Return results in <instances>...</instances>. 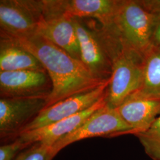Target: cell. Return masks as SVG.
<instances>
[{"mask_svg":"<svg viewBox=\"0 0 160 160\" xmlns=\"http://www.w3.org/2000/svg\"><path fill=\"white\" fill-rule=\"evenodd\" d=\"M120 117L131 127L128 134L145 131L160 115V97L132 94L116 108Z\"/></svg>","mask_w":160,"mask_h":160,"instance_id":"cell-13","label":"cell"},{"mask_svg":"<svg viewBox=\"0 0 160 160\" xmlns=\"http://www.w3.org/2000/svg\"><path fill=\"white\" fill-rule=\"evenodd\" d=\"M137 92L160 97V47L152 46L144 57L142 85Z\"/></svg>","mask_w":160,"mask_h":160,"instance_id":"cell-15","label":"cell"},{"mask_svg":"<svg viewBox=\"0 0 160 160\" xmlns=\"http://www.w3.org/2000/svg\"><path fill=\"white\" fill-rule=\"evenodd\" d=\"M156 14L140 1H118L113 26L110 30L120 46L143 58L152 46Z\"/></svg>","mask_w":160,"mask_h":160,"instance_id":"cell-2","label":"cell"},{"mask_svg":"<svg viewBox=\"0 0 160 160\" xmlns=\"http://www.w3.org/2000/svg\"><path fill=\"white\" fill-rule=\"evenodd\" d=\"M55 156L52 147L36 143L20 152L14 160H52Z\"/></svg>","mask_w":160,"mask_h":160,"instance_id":"cell-17","label":"cell"},{"mask_svg":"<svg viewBox=\"0 0 160 160\" xmlns=\"http://www.w3.org/2000/svg\"><path fill=\"white\" fill-rule=\"evenodd\" d=\"M110 81V78L90 92L69 97L44 108L20 133L50 125L90 108L106 94Z\"/></svg>","mask_w":160,"mask_h":160,"instance_id":"cell-10","label":"cell"},{"mask_svg":"<svg viewBox=\"0 0 160 160\" xmlns=\"http://www.w3.org/2000/svg\"><path fill=\"white\" fill-rule=\"evenodd\" d=\"M53 89L46 70L0 72V97L48 98Z\"/></svg>","mask_w":160,"mask_h":160,"instance_id":"cell-8","label":"cell"},{"mask_svg":"<svg viewBox=\"0 0 160 160\" xmlns=\"http://www.w3.org/2000/svg\"><path fill=\"white\" fill-rule=\"evenodd\" d=\"M46 98H0V137L14 139L46 107Z\"/></svg>","mask_w":160,"mask_h":160,"instance_id":"cell-7","label":"cell"},{"mask_svg":"<svg viewBox=\"0 0 160 160\" xmlns=\"http://www.w3.org/2000/svg\"><path fill=\"white\" fill-rule=\"evenodd\" d=\"M143 58L121 47L113 61L107 104L116 109L142 85Z\"/></svg>","mask_w":160,"mask_h":160,"instance_id":"cell-4","label":"cell"},{"mask_svg":"<svg viewBox=\"0 0 160 160\" xmlns=\"http://www.w3.org/2000/svg\"><path fill=\"white\" fill-rule=\"evenodd\" d=\"M155 14L156 19L152 35L151 42L152 46L160 47V14Z\"/></svg>","mask_w":160,"mask_h":160,"instance_id":"cell-19","label":"cell"},{"mask_svg":"<svg viewBox=\"0 0 160 160\" xmlns=\"http://www.w3.org/2000/svg\"><path fill=\"white\" fill-rule=\"evenodd\" d=\"M141 4L150 12L160 14V0L140 1Z\"/></svg>","mask_w":160,"mask_h":160,"instance_id":"cell-20","label":"cell"},{"mask_svg":"<svg viewBox=\"0 0 160 160\" xmlns=\"http://www.w3.org/2000/svg\"><path fill=\"white\" fill-rule=\"evenodd\" d=\"M131 131V127L122 119L117 109L106 104L92 113L74 131L59 139L52 148L57 155L62 149L75 142L90 138L128 135Z\"/></svg>","mask_w":160,"mask_h":160,"instance_id":"cell-5","label":"cell"},{"mask_svg":"<svg viewBox=\"0 0 160 160\" xmlns=\"http://www.w3.org/2000/svg\"><path fill=\"white\" fill-rule=\"evenodd\" d=\"M145 152L152 160H160V115L145 131L134 134Z\"/></svg>","mask_w":160,"mask_h":160,"instance_id":"cell-16","label":"cell"},{"mask_svg":"<svg viewBox=\"0 0 160 160\" xmlns=\"http://www.w3.org/2000/svg\"><path fill=\"white\" fill-rule=\"evenodd\" d=\"M28 147L16 138L10 143L0 147V160H13L17 153Z\"/></svg>","mask_w":160,"mask_h":160,"instance_id":"cell-18","label":"cell"},{"mask_svg":"<svg viewBox=\"0 0 160 160\" xmlns=\"http://www.w3.org/2000/svg\"><path fill=\"white\" fill-rule=\"evenodd\" d=\"M36 33L81 60L80 46L74 18L64 14L44 15L38 24Z\"/></svg>","mask_w":160,"mask_h":160,"instance_id":"cell-12","label":"cell"},{"mask_svg":"<svg viewBox=\"0 0 160 160\" xmlns=\"http://www.w3.org/2000/svg\"><path fill=\"white\" fill-rule=\"evenodd\" d=\"M106 96L107 93L90 108L80 113L32 131L20 133L16 138L28 147L36 143L52 147L59 139L74 131L97 110L106 105Z\"/></svg>","mask_w":160,"mask_h":160,"instance_id":"cell-11","label":"cell"},{"mask_svg":"<svg viewBox=\"0 0 160 160\" xmlns=\"http://www.w3.org/2000/svg\"><path fill=\"white\" fill-rule=\"evenodd\" d=\"M43 12L42 1L1 0L0 33L14 36L34 34Z\"/></svg>","mask_w":160,"mask_h":160,"instance_id":"cell-6","label":"cell"},{"mask_svg":"<svg viewBox=\"0 0 160 160\" xmlns=\"http://www.w3.org/2000/svg\"><path fill=\"white\" fill-rule=\"evenodd\" d=\"M45 70L40 61L16 42L0 35V72Z\"/></svg>","mask_w":160,"mask_h":160,"instance_id":"cell-14","label":"cell"},{"mask_svg":"<svg viewBox=\"0 0 160 160\" xmlns=\"http://www.w3.org/2000/svg\"><path fill=\"white\" fill-rule=\"evenodd\" d=\"M43 15L64 14L71 18L97 19L103 29L113 26L118 1L116 0H43Z\"/></svg>","mask_w":160,"mask_h":160,"instance_id":"cell-9","label":"cell"},{"mask_svg":"<svg viewBox=\"0 0 160 160\" xmlns=\"http://www.w3.org/2000/svg\"><path fill=\"white\" fill-rule=\"evenodd\" d=\"M0 35L14 40L30 52L45 69L53 84L52 92L46 98L45 108L69 97L90 92L109 80L98 78L81 61L36 33L24 36L2 33Z\"/></svg>","mask_w":160,"mask_h":160,"instance_id":"cell-1","label":"cell"},{"mask_svg":"<svg viewBox=\"0 0 160 160\" xmlns=\"http://www.w3.org/2000/svg\"><path fill=\"white\" fill-rule=\"evenodd\" d=\"M80 46L81 60L98 78L108 80L112 75L113 61L120 50L113 36L103 30L101 36L87 29L74 18Z\"/></svg>","mask_w":160,"mask_h":160,"instance_id":"cell-3","label":"cell"}]
</instances>
